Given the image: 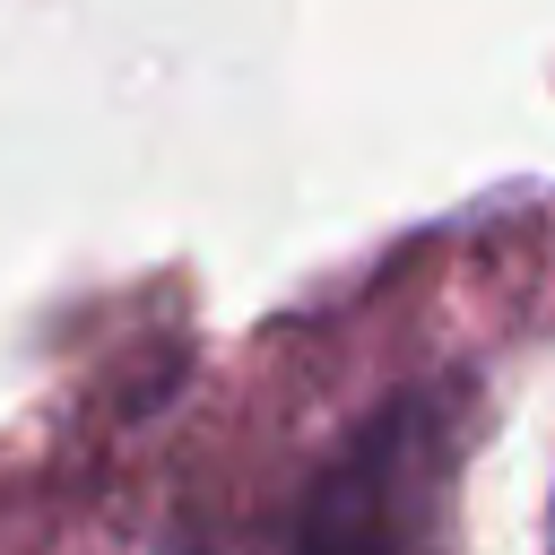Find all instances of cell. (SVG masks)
<instances>
[{"label": "cell", "instance_id": "obj_1", "mask_svg": "<svg viewBox=\"0 0 555 555\" xmlns=\"http://www.w3.org/2000/svg\"><path fill=\"white\" fill-rule=\"evenodd\" d=\"M451 408L434 390L390 399L312 486L295 555H442V503H451Z\"/></svg>", "mask_w": 555, "mask_h": 555}]
</instances>
